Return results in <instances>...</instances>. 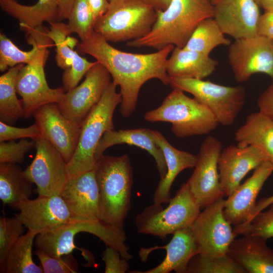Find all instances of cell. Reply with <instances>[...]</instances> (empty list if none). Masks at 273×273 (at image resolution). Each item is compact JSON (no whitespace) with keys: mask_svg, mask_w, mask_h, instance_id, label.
Returning <instances> with one entry per match:
<instances>
[{"mask_svg":"<svg viewBox=\"0 0 273 273\" xmlns=\"http://www.w3.org/2000/svg\"><path fill=\"white\" fill-rule=\"evenodd\" d=\"M95 31L76 46V51L95 58L109 72L113 82L120 88L122 101L119 112L130 116L135 109L140 90L148 80L156 78L169 84L166 71L168 55L174 49L168 45L157 52L146 54L121 51L111 46Z\"/></svg>","mask_w":273,"mask_h":273,"instance_id":"6da1fadb","label":"cell"},{"mask_svg":"<svg viewBox=\"0 0 273 273\" xmlns=\"http://www.w3.org/2000/svg\"><path fill=\"white\" fill-rule=\"evenodd\" d=\"M213 13L211 0H171L166 9L156 11V20L149 33L126 44L158 50L170 44L184 48L198 25L213 17Z\"/></svg>","mask_w":273,"mask_h":273,"instance_id":"7a4b0ae2","label":"cell"},{"mask_svg":"<svg viewBox=\"0 0 273 273\" xmlns=\"http://www.w3.org/2000/svg\"><path fill=\"white\" fill-rule=\"evenodd\" d=\"M94 170L99 191V216L103 222L123 229L131 208L132 168L128 156L103 155Z\"/></svg>","mask_w":273,"mask_h":273,"instance_id":"3957f363","label":"cell"},{"mask_svg":"<svg viewBox=\"0 0 273 273\" xmlns=\"http://www.w3.org/2000/svg\"><path fill=\"white\" fill-rule=\"evenodd\" d=\"M144 119L151 122L171 123L172 133L181 139L207 134L219 124L207 106L177 88H173L160 107L147 112Z\"/></svg>","mask_w":273,"mask_h":273,"instance_id":"277c9868","label":"cell"},{"mask_svg":"<svg viewBox=\"0 0 273 273\" xmlns=\"http://www.w3.org/2000/svg\"><path fill=\"white\" fill-rule=\"evenodd\" d=\"M117 85L111 82L98 103L87 116L81 126L79 142L75 152L67 163L69 177L94 169L95 152L104 133L114 130L113 114L122 101Z\"/></svg>","mask_w":273,"mask_h":273,"instance_id":"5b68a950","label":"cell"},{"mask_svg":"<svg viewBox=\"0 0 273 273\" xmlns=\"http://www.w3.org/2000/svg\"><path fill=\"white\" fill-rule=\"evenodd\" d=\"M94 235L107 246L115 248L121 256L129 260L132 255L125 244L127 237L124 230L113 226L101 220H91L73 218L69 222L52 230L37 235L36 249L54 257L71 253L76 246L74 238L79 233Z\"/></svg>","mask_w":273,"mask_h":273,"instance_id":"8992f818","label":"cell"},{"mask_svg":"<svg viewBox=\"0 0 273 273\" xmlns=\"http://www.w3.org/2000/svg\"><path fill=\"white\" fill-rule=\"evenodd\" d=\"M106 13L98 19L94 31L108 41H130L151 30L156 11L142 0H110Z\"/></svg>","mask_w":273,"mask_h":273,"instance_id":"52a82bcc","label":"cell"},{"mask_svg":"<svg viewBox=\"0 0 273 273\" xmlns=\"http://www.w3.org/2000/svg\"><path fill=\"white\" fill-rule=\"evenodd\" d=\"M168 205L162 204L147 206L135 217V225L139 233L165 239L169 235L189 228L201 209L191 193L187 183H184Z\"/></svg>","mask_w":273,"mask_h":273,"instance_id":"ba28073f","label":"cell"},{"mask_svg":"<svg viewBox=\"0 0 273 273\" xmlns=\"http://www.w3.org/2000/svg\"><path fill=\"white\" fill-rule=\"evenodd\" d=\"M168 76V84L193 95L209 109L219 124L232 125L244 106L246 92L242 86H224L209 80Z\"/></svg>","mask_w":273,"mask_h":273,"instance_id":"9c48e42d","label":"cell"},{"mask_svg":"<svg viewBox=\"0 0 273 273\" xmlns=\"http://www.w3.org/2000/svg\"><path fill=\"white\" fill-rule=\"evenodd\" d=\"M222 150L219 140L207 136L201 145L194 170L186 183L201 208L204 209L225 196L218 169Z\"/></svg>","mask_w":273,"mask_h":273,"instance_id":"30bf717a","label":"cell"},{"mask_svg":"<svg viewBox=\"0 0 273 273\" xmlns=\"http://www.w3.org/2000/svg\"><path fill=\"white\" fill-rule=\"evenodd\" d=\"M224 199H220L200 212L190 226L199 254L218 256L228 253L236 238L223 214Z\"/></svg>","mask_w":273,"mask_h":273,"instance_id":"8fae6325","label":"cell"},{"mask_svg":"<svg viewBox=\"0 0 273 273\" xmlns=\"http://www.w3.org/2000/svg\"><path fill=\"white\" fill-rule=\"evenodd\" d=\"M229 64L236 81H247L261 73L273 80V39L256 35L235 39L229 46Z\"/></svg>","mask_w":273,"mask_h":273,"instance_id":"7c38bea8","label":"cell"},{"mask_svg":"<svg viewBox=\"0 0 273 273\" xmlns=\"http://www.w3.org/2000/svg\"><path fill=\"white\" fill-rule=\"evenodd\" d=\"M35 141L36 154L25 174L36 186L38 196L60 195L69 178L67 162L48 140Z\"/></svg>","mask_w":273,"mask_h":273,"instance_id":"4fadbf2b","label":"cell"},{"mask_svg":"<svg viewBox=\"0 0 273 273\" xmlns=\"http://www.w3.org/2000/svg\"><path fill=\"white\" fill-rule=\"evenodd\" d=\"M85 76L84 81L79 85L65 92L57 104L61 113L80 127L90 112L99 102L111 82V77L108 70L98 61Z\"/></svg>","mask_w":273,"mask_h":273,"instance_id":"5bb4252c","label":"cell"},{"mask_svg":"<svg viewBox=\"0 0 273 273\" xmlns=\"http://www.w3.org/2000/svg\"><path fill=\"white\" fill-rule=\"evenodd\" d=\"M49 56L24 65L16 81L17 94L21 98L24 117L32 116L36 110L50 103H59L66 92L63 86L50 88L47 83L44 66Z\"/></svg>","mask_w":273,"mask_h":273,"instance_id":"9a60e30c","label":"cell"},{"mask_svg":"<svg viewBox=\"0 0 273 273\" xmlns=\"http://www.w3.org/2000/svg\"><path fill=\"white\" fill-rule=\"evenodd\" d=\"M34 117L41 135L62 155L67 162L72 158L79 142L81 127L66 117L57 103H50L35 111Z\"/></svg>","mask_w":273,"mask_h":273,"instance_id":"2e32d148","label":"cell"},{"mask_svg":"<svg viewBox=\"0 0 273 273\" xmlns=\"http://www.w3.org/2000/svg\"><path fill=\"white\" fill-rule=\"evenodd\" d=\"M19 210L16 215L28 230L37 235L44 233L73 219L66 204L60 195L38 196L17 204Z\"/></svg>","mask_w":273,"mask_h":273,"instance_id":"e0dca14e","label":"cell"},{"mask_svg":"<svg viewBox=\"0 0 273 273\" xmlns=\"http://www.w3.org/2000/svg\"><path fill=\"white\" fill-rule=\"evenodd\" d=\"M273 172V164L265 160L252 175L224 200L223 214L234 226L249 222L253 215L257 197L264 183Z\"/></svg>","mask_w":273,"mask_h":273,"instance_id":"ac0fdd59","label":"cell"},{"mask_svg":"<svg viewBox=\"0 0 273 273\" xmlns=\"http://www.w3.org/2000/svg\"><path fill=\"white\" fill-rule=\"evenodd\" d=\"M265 160H268L266 155L252 145H231L222 149L218 169L224 195H230L248 173Z\"/></svg>","mask_w":273,"mask_h":273,"instance_id":"d6986e66","label":"cell"},{"mask_svg":"<svg viewBox=\"0 0 273 273\" xmlns=\"http://www.w3.org/2000/svg\"><path fill=\"white\" fill-rule=\"evenodd\" d=\"M213 6V18L224 34L235 40L257 35L260 14L254 0H219Z\"/></svg>","mask_w":273,"mask_h":273,"instance_id":"ffe728a7","label":"cell"},{"mask_svg":"<svg viewBox=\"0 0 273 273\" xmlns=\"http://www.w3.org/2000/svg\"><path fill=\"white\" fill-rule=\"evenodd\" d=\"M60 196L73 218L100 220L99 191L94 169L69 177Z\"/></svg>","mask_w":273,"mask_h":273,"instance_id":"44dd1931","label":"cell"},{"mask_svg":"<svg viewBox=\"0 0 273 273\" xmlns=\"http://www.w3.org/2000/svg\"><path fill=\"white\" fill-rule=\"evenodd\" d=\"M49 24L50 29L48 30V34L56 47L57 65L64 70L62 83L63 86L67 92L77 85L82 77L96 64L97 61L89 62L73 50V47L68 41V35L71 33L67 24L61 22Z\"/></svg>","mask_w":273,"mask_h":273,"instance_id":"7402d4cb","label":"cell"},{"mask_svg":"<svg viewBox=\"0 0 273 273\" xmlns=\"http://www.w3.org/2000/svg\"><path fill=\"white\" fill-rule=\"evenodd\" d=\"M20 28L25 32L27 43L32 46L29 51L19 49L2 32L0 33V71L20 64H29L38 58L49 56L48 49L53 41L48 35V29L43 26L35 28L19 23Z\"/></svg>","mask_w":273,"mask_h":273,"instance_id":"603a6c76","label":"cell"},{"mask_svg":"<svg viewBox=\"0 0 273 273\" xmlns=\"http://www.w3.org/2000/svg\"><path fill=\"white\" fill-rule=\"evenodd\" d=\"M164 249L166 254L163 260L158 265L144 271H131L135 273H186L191 259L199 254L197 245L190 228L175 232L170 242L161 247L141 248L140 256L145 261L148 254L156 249Z\"/></svg>","mask_w":273,"mask_h":273,"instance_id":"cb8c5ba5","label":"cell"},{"mask_svg":"<svg viewBox=\"0 0 273 273\" xmlns=\"http://www.w3.org/2000/svg\"><path fill=\"white\" fill-rule=\"evenodd\" d=\"M123 144L135 146L148 152L156 162L160 180L164 178L167 167L162 151L155 141L153 130L146 128L106 131L96 150V162L108 148Z\"/></svg>","mask_w":273,"mask_h":273,"instance_id":"d4e9b609","label":"cell"},{"mask_svg":"<svg viewBox=\"0 0 273 273\" xmlns=\"http://www.w3.org/2000/svg\"><path fill=\"white\" fill-rule=\"evenodd\" d=\"M235 239L228 254L244 268L247 273H273V249L266 239L251 235Z\"/></svg>","mask_w":273,"mask_h":273,"instance_id":"484cf974","label":"cell"},{"mask_svg":"<svg viewBox=\"0 0 273 273\" xmlns=\"http://www.w3.org/2000/svg\"><path fill=\"white\" fill-rule=\"evenodd\" d=\"M155 141L161 149L167 167V173L161 179L153 195V203L157 204L168 203L171 199L170 189L177 175L187 168H194L197 156L189 152L179 150L156 130H153Z\"/></svg>","mask_w":273,"mask_h":273,"instance_id":"4316f807","label":"cell"},{"mask_svg":"<svg viewBox=\"0 0 273 273\" xmlns=\"http://www.w3.org/2000/svg\"><path fill=\"white\" fill-rule=\"evenodd\" d=\"M218 64L209 56L175 47L167 60L166 71L169 76L203 79L213 73Z\"/></svg>","mask_w":273,"mask_h":273,"instance_id":"83f0119b","label":"cell"},{"mask_svg":"<svg viewBox=\"0 0 273 273\" xmlns=\"http://www.w3.org/2000/svg\"><path fill=\"white\" fill-rule=\"evenodd\" d=\"M241 145H252L260 150L273 164V119L258 112L250 114L235 133Z\"/></svg>","mask_w":273,"mask_h":273,"instance_id":"f1b7e54d","label":"cell"},{"mask_svg":"<svg viewBox=\"0 0 273 273\" xmlns=\"http://www.w3.org/2000/svg\"><path fill=\"white\" fill-rule=\"evenodd\" d=\"M1 9L26 26L35 28L49 23L57 22L58 0H38L33 5L26 6L16 0H0Z\"/></svg>","mask_w":273,"mask_h":273,"instance_id":"f546056e","label":"cell"},{"mask_svg":"<svg viewBox=\"0 0 273 273\" xmlns=\"http://www.w3.org/2000/svg\"><path fill=\"white\" fill-rule=\"evenodd\" d=\"M32 183L16 163H0V199L11 207L29 199Z\"/></svg>","mask_w":273,"mask_h":273,"instance_id":"4dcf8cb0","label":"cell"},{"mask_svg":"<svg viewBox=\"0 0 273 273\" xmlns=\"http://www.w3.org/2000/svg\"><path fill=\"white\" fill-rule=\"evenodd\" d=\"M18 64L10 68L0 77V120L8 124L15 123L24 117L21 100L17 96L16 81L18 73L24 66Z\"/></svg>","mask_w":273,"mask_h":273,"instance_id":"1f68e13d","label":"cell"},{"mask_svg":"<svg viewBox=\"0 0 273 273\" xmlns=\"http://www.w3.org/2000/svg\"><path fill=\"white\" fill-rule=\"evenodd\" d=\"M37 234L28 230L10 250L4 272L6 273H42L43 270L33 260L32 250Z\"/></svg>","mask_w":273,"mask_h":273,"instance_id":"d6a6232c","label":"cell"},{"mask_svg":"<svg viewBox=\"0 0 273 273\" xmlns=\"http://www.w3.org/2000/svg\"><path fill=\"white\" fill-rule=\"evenodd\" d=\"M224 34L214 18H207L198 25L184 48L209 56L217 46L231 44Z\"/></svg>","mask_w":273,"mask_h":273,"instance_id":"836d02e7","label":"cell"},{"mask_svg":"<svg viewBox=\"0 0 273 273\" xmlns=\"http://www.w3.org/2000/svg\"><path fill=\"white\" fill-rule=\"evenodd\" d=\"M186 273H247L228 253L218 256L198 254L189 262Z\"/></svg>","mask_w":273,"mask_h":273,"instance_id":"e575fe53","label":"cell"},{"mask_svg":"<svg viewBox=\"0 0 273 273\" xmlns=\"http://www.w3.org/2000/svg\"><path fill=\"white\" fill-rule=\"evenodd\" d=\"M67 19L70 33H76L81 40L86 39L94 31L96 21L87 0H75Z\"/></svg>","mask_w":273,"mask_h":273,"instance_id":"d590c367","label":"cell"},{"mask_svg":"<svg viewBox=\"0 0 273 273\" xmlns=\"http://www.w3.org/2000/svg\"><path fill=\"white\" fill-rule=\"evenodd\" d=\"M25 226L17 217H1L0 218V270L4 272L8 254L23 235Z\"/></svg>","mask_w":273,"mask_h":273,"instance_id":"8d00e7d4","label":"cell"},{"mask_svg":"<svg viewBox=\"0 0 273 273\" xmlns=\"http://www.w3.org/2000/svg\"><path fill=\"white\" fill-rule=\"evenodd\" d=\"M266 211L257 214L248 223L235 226L236 237L239 235H251L267 240L273 238V202Z\"/></svg>","mask_w":273,"mask_h":273,"instance_id":"74e56055","label":"cell"},{"mask_svg":"<svg viewBox=\"0 0 273 273\" xmlns=\"http://www.w3.org/2000/svg\"><path fill=\"white\" fill-rule=\"evenodd\" d=\"M35 254L39 260L44 273H76L78 263L71 253L60 257L50 256L38 250Z\"/></svg>","mask_w":273,"mask_h":273,"instance_id":"f35d334b","label":"cell"},{"mask_svg":"<svg viewBox=\"0 0 273 273\" xmlns=\"http://www.w3.org/2000/svg\"><path fill=\"white\" fill-rule=\"evenodd\" d=\"M36 141L21 139L18 142L15 140L0 142V163H21L24 161L25 154L35 148Z\"/></svg>","mask_w":273,"mask_h":273,"instance_id":"ab89813d","label":"cell"},{"mask_svg":"<svg viewBox=\"0 0 273 273\" xmlns=\"http://www.w3.org/2000/svg\"><path fill=\"white\" fill-rule=\"evenodd\" d=\"M40 138V131L36 123L27 127L19 128L0 121V142L28 138L35 140Z\"/></svg>","mask_w":273,"mask_h":273,"instance_id":"60d3db41","label":"cell"},{"mask_svg":"<svg viewBox=\"0 0 273 273\" xmlns=\"http://www.w3.org/2000/svg\"><path fill=\"white\" fill-rule=\"evenodd\" d=\"M105 273H125L129 267L128 261L115 248L107 246L103 253Z\"/></svg>","mask_w":273,"mask_h":273,"instance_id":"b9f144b4","label":"cell"},{"mask_svg":"<svg viewBox=\"0 0 273 273\" xmlns=\"http://www.w3.org/2000/svg\"><path fill=\"white\" fill-rule=\"evenodd\" d=\"M257 35L273 39V11L260 15L257 25Z\"/></svg>","mask_w":273,"mask_h":273,"instance_id":"7bdbcfd3","label":"cell"},{"mask_svg":"<svg viewBox=\"0 0 273 273\" xmlns=\"http://www.w3.org/2000/svg\"><path fill=\"white\" fill-rule=\"evenodd\" d=\"M259 111L273 119V80L257 100Z\"/></svg>","mask_w":273,"mask_h":273,"instance_id":"ee69618b","label":"cell"},{"mask_svg":"<svg viewBox=\"0 0 273 273\" xmlns=\"http://www.w3.org/2000/svg\"><path fill=\"white\" fill-rule=\"evenodd\" d=\"M87 1L96 22L106 13L110 6L109 0Z\"/></svg>","mask_w":273,"mask_h":273,"instance_id":"f6af8a7d","label":"cell"},{"mask_svg":"<svg viewBox=\"0 0 273 273\" xmlns=\"http://www.w3.org/2000/svg\"><path fill=\"white\" fill-rule=\"evenodd\" d=\"M75 0H58L57 22L67 19Z\"/></svg>","mask_w":273,"mask_h":273,"instance_id":"bcb514c9","label":"cell"},{"mask_svg":"<svg viewBox=\"0 0 273 273\" xmlns=\"http://www.w3.org/2000/svg\"><path fill=\"white\" fill-rule=\"evenodd\" d=\"M272 202H273V195L268 197L263 198L261 199L258 201V202L256 203V207H255V208L253 213V215L250 221L257 214H258L259 212L262 210H264L266 208L268 207V206Z\"/></svg>","mask_w":273,"mask_h":273,"instance_id":"7dc6e473","label":"cell"},{"mask_svg":"<svg viewBox=\"0 0 273 273\" xmlns=\"http://www.w3.org/2000/svg\"><path fill=\"white\" fill-rule=\"evenodd\" d=\"M151 6L156 11H163L166 9L171 0H142Z\"/></svg>","mask_w":273,"mask_h":273,"instance_id":"c3c4849f","label":"cell"},{"mask_svg":"<svg viewBox=\"0 0 273 273\" xmlns=\"http://www.w3.org/2000/svg\"><path fill=\"white\" fill-rule=\"evenodd\" d=\"M259 7L264 11H273V0H254Z\"/></svg>","mask_w":273,"mask_h":273,"instance_id":"681fc988","label":"cell"},{"mask_svg":"<svg viewBox=\"0 0 273 273\" xmlns=\"http://www.w3.org/2000/svg\"><path fill=\"white\" fill-rule=\"evenodd\" d=\"M219 0H211V3L214 5L217 3Z\"/></svg>","mask_w":273,"mask_h":273,"instance_id":"f907efd6","label":"cell"},{"mask_svg":"<svg viewBox=\"0 0 273 273\" xmlns=\"http://www.w3.org/2000/svg\"><path fill=\"white\" fill-rule=\"evenodd\" d=\"M110 0H109V1H110Z\"/></svg>","mask_w":273,"mask_h":273,"instance_id":"816d5d0a","label":"cell"}]
</instances>
